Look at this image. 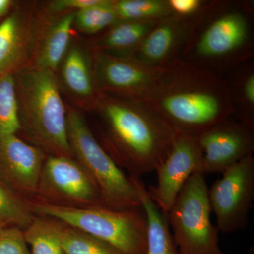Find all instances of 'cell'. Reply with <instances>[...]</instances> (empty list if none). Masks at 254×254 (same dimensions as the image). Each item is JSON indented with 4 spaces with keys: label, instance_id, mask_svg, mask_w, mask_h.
Wrapping results in <instances>:
<instances>
[{
    "label": "cell",
    "instance_id": "obj_27",
    "mask_svg": "<svg viewBox=\"0 0 254 254\" xmlns=\"http://www.w3.org/2000/svg\"><path fill=\"white\" fill-rule=\"evenodd\" d=\"M0 254H31L23 230L11 226L3 229L0 232Z\"/></svg>",
    "mask_w": 254,
    "mask_h": 254
},
{
    "label": "cell",
    "instance_id": "obj_23",
    "mask_svg": "<svg viewBox=\"0 0 254 254\" xmlns=\"http://www.w3.org/2000/svg\"><path fill=\"white\" fill-rule=\"evenodd\" d=\"M120 21L114 0H101L91 7L75 13L73 26L90 36H98Z\"/></svg>",
    "mask_w": 254,
    "mask_h": 254
},
{
    "label": "cell",
    "instance_id": "obj_10",
    "mask_svg": "<svg viewBox=\"0 0 254 254\" xmlns=\"http://www.w3.org/2000/svg\"><path fill=\"white\" fill-rule=\"evenodd\" d=\"M91 50L95 85L99 93L139 100L158 81L160 68L151 67L134 57Z\"/></svg>",
    "mask_w": 254,
    "mask_h": 254
},
{
    "label": "cell",
    "instance_id": "obj_9",
    "mask_svg": "<svg viewBox=\"0 0 254 254\" xmlns=\"http://www.w3.org/2000/svg\"><path fill=\"white\" fill-rule=\"evenodd\" d=\"M208 190L217 228L232 233L247 228L254 200V158L249 155L223 172Z\"/></svg>",
    "mask_w": 254,
    "mask_h": 254
},
{
    "label": "cell",
    "instance_id": "obj_21",
    "mask_svg": "<svg viewBox=\"0 0 254 254\" xmlns=\"http://www.w3.org/2000/svg\"><path fill=\"white\" fill-rule=\"evenodd\" d=\"M55 220L64 254H122L106 242Z\"/></svg>",
    "mask_w": 254,
    "mask_h": 254
},
{
    "label": "cell",
    "instance_id": "obj_25",
    "mask_svg": "<svg viewBox=\"0 0 254 254\" xmlns=\"http://www.w3.org/2000/svg\"><path fill=\"white\" fill-rule=\"evenodd\" d=\"M120 21H157L171 14L168 0H114Z\"/></svg>",
    "mask_w": 254,
    "mask_h": 254
},
{
    "label": "cell",
    "instance_id": "obj_12",
    "mask_svg": "<svg viewBox=\"0 0 254 254\" xmlns=\"http://www.w3.org/2000/svg\"><path fill=\"white\" fill-rule=\"evenodd\" d=\"M203 153L194 137L178 133L170 151L157 168L158 182L148 194L158 208L168 214L185 186L195 173H200Z\"/></svg>",
    "mask_w": 254,
    "mask_h": 254
},
{
    "label": "cell",
    "instance_id": "obj_8",
    "mask_svg": "<svg viewBox=\"0 0 254 254\" xmlns=\"http://www.w3.org/2000/svg\"><path fill=\"white\" fill-rule=\"evenodd\" d=\"M36 198L58 206H105L99 190L86 170L74 158L63 155L47 156Z\"/></svg>",
    "mask_w": 254,
    "mask_h": 254
},
{
    "label": "cell",
    "instance_id": "obj_28",
    "mask_svg": "<svg viewBox=\"0 0 254 254\" xmlns=\"http://www.w3.org/2000/svg\"><path fill=\"white\" fill-rule=\"evenodd\" d=\"M208 1L205 0H168V4L171 14L190 18L198 16Z\"/></svg>",
    "mask_w": 254,
    "mask_h": 254
},
{
    "label": "cell",
    "instance_id": "obj_2",
    "mask_svg": "<svg viewBox=\"0 0 254 254\" xmlns=\"http://www.w3.org/2000/svg\"><path fill=\"white\" fill-rule=\"evenodd\" d=\"M92 109L103 126L102 146L130 176L155 171L178 134L139 100L99 93Z\"/></svg>",
    "mask_w": 254,
    "mask_h": 254
},
{
    "label": "cell",
    "instance_id": "obj_5",
    "mask_svg": "<svg viewBox=\"0 0 254 254\" xmlns=\"http://www.w3.org/2000/svg\"><path fill=\"white\" fill-rule=\"evenodd\" d=\"M32 213L74 227L116 249L122 254H145L148 220L143 208L117 210L105 206H58L28 200Z\"/></svg>",
    "mask_w": 254,
    "mask_h": 254
},
{
    "label": "cell",
    "instance_id": "obj_6",
    "mask_svg": "<svg viewBox=\"0 0 254 254\" xmlns=\"http://www.w3.org/2000/svg\"><path fill=\"white\" fill-rule=\"evenodd\" d=\"M66 127L73 158L86 170L99 190L103 205L117 210L140 208L131 177L102 146L81 114L68 108Z\"/></svg>",
    "mask_w": 254,
    "mask_h": 254
},
{
    "label": "cell",
    "instance_id": "obj_18",
    "mask_svg": "<svg viewBox=\"0 0 254 254\" xmlns=\"http://www.w3.org/2000/svg\"><path fill=\"white\" fill-rule=\"evenodd\" d=\"M157 21H119L98 35L90 49L121 57H133Z\"/></svg>",
    "mask_w": 254,
    "mask_h": 254
},
{
    "label": "cell",
    "instance_id": "obj_17",
    "mask_svg": "<svg viewBox=\"0 0 254 254\" xmlns=\"http://www.w3.org/2000/svg\"><path fill=\"white\" fill-rule=\"evenodd\" d=\"M60 81L68 94L93 108L99 92L95 85L91 49L71 44L60 64Z\"/></svg>",
    "mask_w": 254,
    "mask_h": 254
},
{
    "label": "cell",
    "instance_id": "obj_29",
    "mask_svg": "<svg viewBox=\"0 0 254 254\" xmlns=\"http://www.w3.org/2000/svg\"><path fill=\"white\" fill-rule=\"evenodd\" d=\"M101 0H55L48 4L50 14H64L76 13L98 4Z\"/></svg>",
    "mask_w": 254,
    "mask_h": 254
},
{
    "label": "cell",
    "instance_id": "obj_7",
    "mask_svg": "<svg viewBox=\"0 0 254 254\" xmlns=\"http://www.w3.org/2000/svg\"><path fill=\"white\" fill-rule=\"evenodd\" d=\"M208 190L205 175L193 173L168 212L180 254H225L219 246L218 229L210 220Z\"/></svg>",
    "mask_w": 254,
    "mask_h": 254
},
{
    "label": "cell",
    "instance_id": "obj_19",
    "mask_svg": "<svg viewBox=\"0 0 254 254\" xmlns=\"http://www.w3.org/2000/svg\"><path fill=\"white\" fill-rule=\"evenodd\" d=\"M130 177L148 220L145 254H180L170 230L168 214L162 211L150 198L147 187L139 177Z\"/></svg>",
    "mask_w": 254,
    "mask_h": 254
},
{
    "label": "cell",
    "instance_id": "obj_15",
    "mask_svg": "<svg viewBox=\"0 0 254 254\" xmlns=\"http://www.w3.org/2000/svg\"><path fill=\"white\" fill-rule=\"evenodd\" d=\"M195 17L182 18L170 14L158 20L133 57L153 68L163 67L179 59Z\"/></svg>",
    "mask_w": 254,
    "mask_h": 254
},
{
    "label": "cell",
    "instance_id": "obj_26",
    "mask_svg": "<svg viewBox=\"0 0 254 254\" xmlns=\"http://www.w3.org/2000/svg\"><path fill=\"white\" fill-rule=\"evenodd\" d=\"M21 131L14 74L0 76V138Z\"/></svg>",
    "mask_w": 254,
    "mask_h": 254
},
{
    "label": "cell",
    "instance_id": "obj_4",
    "mask_svg": "<svg viewBox=\"0 0 254 254\" xmlns=\"http://www.w3.org/2000/svg\"><path fill=\"white\" fill-rule=\"evenodd\" d=\"M21 130L47 155L73 158L56 73L30 66L14 75Z\"/></svg>",
    "mask_w": 254,
    "mask_h": 254
},
{
    "label": "cell",
    "instance_id": "obj_31",
    "mask_svg": "<svg viewBox=\"0 0 254 254\" xmlns=\"http://www.w3.org/2000/svg\"><path fill=\"white\" fill-rule=\"evenodd\" d=\"M5 227H6V225L0 220V232L2 231L3 229H4Z\"/></svg>",
    "mask_w": 254,
    "mask_h": 254
},
{
    "label": "cell",
    "instance_id": "obj_3",
    "mask_svg": "<svg viewBox=\"0 0 254 254\" xmlns=\"http://www.w3.org/2000/svg\"><path fill=\"white\" fill-rule=\"evenodd\" d=\"M254 16V1H208L195 17L179 59L224 77L253 59Z\"/></svg>",
    "mask_w": 254,
    "mask_h": 254
},
{
    "label": "cell",
    "instance_id": "obj_20",
    "mask_svg": "<svg viewBox=\"0 0 254 254\" xmlns=\"http://www.w3.org/2000/svg\"><path fill=\"white\" fill-rule=\"evenodd\" d=\"M232 118L254 131V63L253 59L242 64L224 77Z\"/></svg>",
    "mask_w": 254,
    "mask_h": 254
},
{
    "label": "cell",
    "instance_id": "obj_24",
    "mask_svg": "<svg viewBox=\"0 0 254 254\" xmlns=\"http://www.w3.org/2000/svg\"><path fill=\"white\" fill-rule=\"evenodd\" d=\"M35 217L28 206V200L20 196L0 179V220L6 226L25 230Z\"/></svg>",
    "mask_w": 254,
    "mask_h": 254
},
{
    "label": "cell",
    "instance_id": "obj_16",
    "mask_svg": "<svg viewBox=\"0 0 254 254\" xmlns=\"http://www.w3.org/2000/svg\"><path fill=\"white\" fill-rule=\"evenodd\" d=\"M75 13L56 17L40 15L33 64L30 66L56 73L71 46Z\"/></svg>",
    "mask_w": 254,
    "mask_h": 254
},
{
    "label": "cell",
    "instance_id": "obj_1",
    "mask_svg": "<svg viewBox=\"0 0 254 254\" xmlns=\"http://www.w3.org/2000/svg\"><path fill=\"white\" fill-rule=\"evenodd\" d=\"M137 100L177 133L194 138L232 117L224 77L180 59L160 68L154 88Z\"/></svg>",
    "mask_w": 254,
    "mask_h": 254
},
{
    "label": "cell",
    "instance_id": "obj_30",
    "mask_svg": "<svg viewBox=\"0 0 254 254\" xmlns=\"http://www.w3.org/2000/svg\"><path fill=\"white\" fill-rule=\"evenodd\" d=\"M14 1L11 0H0V19L9 12Z\"/></svg>",
    "mask_w": 254,
    "mask_h": 254
},
{
    "label": "cell",
    "instance_id": "obj_22",
    "mask_svg": "<svg viewBox=\"0 0 254 254\" xmlns=\"http://www.w3.org/2000/svg\"><path fill=\"white\" fill-rule=\"evenodd\" d=\"M23 234L31 254H64L54 219L35 217Z\"/></svg>",
    "mask_w": 254,
    "mask_h": 254
},
{
    "label": "cell",
    "instance_id": "obj_14",
    "mask_svg": "<svg viewBox=\"0 0 254 254\" xmlns=\"http://www.w3.org/2000/svg\"><path fill=\"white\" fill-rule=\"evenodd\" d=\"M40 14L28 4L0 24V76L26 67L36 48Z\"/></svg>",
    "mask_w": 254,
    "mask_h": 254
},
{
    "label": "cell",
    "instance_id": "obj_11",
    "mask_svg": "<svg viewBox=\"0 0 254 254\" xmlns=\"http://www.w3.org/2000/svg\"><path fill=\"white\" fill-rule=\"evenodd\" d=\"M195 138L203 153L200 173L204 175L222 173L254 151V130L232 117Z\"/></svg>",
    "mask_w": 254,
    "mask_h": 254
},
{
    "label": "cell",
    "instance_id": "obj_13",
    "mask_svg": "<svg viewBox=\"0 0 254 254\" xmlns=\"http://www.w3.org/2000/svg\"><path fill=\"white\" fill-rule=\"evenodd\" d=\"M47 156L43 150L26 143L16 134L1 137L0 179L24 199H36Z\"/></svg>",
    "mask_w": 254,
    "mask_h": 254
}]
</instances>
